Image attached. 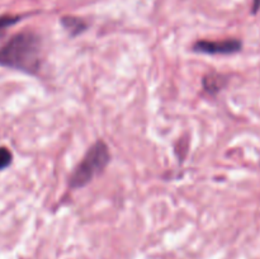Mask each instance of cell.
<instances>
[{
  "label": "cell",
  "mask_w": 260,
  "mask_h": 259,
  "mask_svg": "<svg viewBox=\"0 0 260 259\" xmlns=\"http://www.w3.org/2000/svg\"><path fill=\"white\" fill-rule=\"evenodd\" d=\"M41 63V40L33 32L13 36L0 48V66L35 74Z\"/></svg>",
  "instance_id": "cell-1"
},
{
  "label": "cell",
  "mask_w": 260,
  "mask_h": 259,
  "mask_svg": "<svg viewBox=\"0 0 260 259\" xmlns=\"http://www.w3.org/2000/svg\"><path fill=\"white\" fill-rule=\"evenodd\" d=\"M111 155L108 146L103 141H98L88 150L85 156L76 167L70 177L71 188H81L98 177L108 165Z\"/></svg>",
  "instance_id": "cell-2"
},
{
  "label": "cell",
  "mask_w": 260,
  "mask_h": 259,
  "mask_svg": "<svg viewBox=\"0 0 260 259\" xmlns=\"http://www.w3.org/2000/svg\"><path fill=\"white\" fill-rule=\"evenodd\" d=\"M193 50L208 55H230L241 50V42L238 40L198 41Z\"/></svg>",
  "instance_id": "cell-3"
},
{
  "label": "cell",
  "mask_w": 260,
  "mask_h": 259,
  "mask_svg": "<svg viewBox=\"0 0 260 259\" xmlns=\"http://www.w3.org/2000/svg\"><path fill=\"white\" fill-rule=\"evenodd\" d=\"M226 83H228L226 76L217 73H211L203 78V88H205V90L207 93L212 94V95H215L218 91L222 90Z\"/></svg>",
  "instance_id": "cell-4"
},
{
  "label": "cell",
  "mask_w": 260,
  "mask_h": 259,
  "mask_svg": "<svg viewBox=\"0 0 260 259\" xmlns=\"http://www.w3.org/2000/svg\"><path fill=\"white\" fill-rule=\"evenodd\" d=\"M63 27L71 33V36H78L86 29L88 24L78 17H63L61 19Z\"/></svg>",
  "instance_id": "cell-5"
},
{
  "label": "cell",
  "mask_w": 260,
  "mask_h": 259,
  "mask_svg": "<svg viewBox=\"0 0 260 259\" xmlns=\"http://www.w3.org/2000/svg\"><path fill=\"white\" fill-rule=\"evenodd\" d=\"M20 20L19 15H0V36L5 32L9 27L14 25L15 23H18Z\"/></svg>",
  "instance_id": "cell-6"
},
{
  "label": "cell",
  "mask_w": 260,
  "mask_h": 259,
  "mask_svg": "<svg viewBox=\"0 0 260 259\" xmlns=\"http://www.w3.org/2000/svg\"><path fill=\"white\" fill-rule=\"evenodd\" d=\"M13 155L7 147H0V170L5 169L12 164Z\"/></svg>",
  "instance_id": "cell-7"
}]
</instances>
